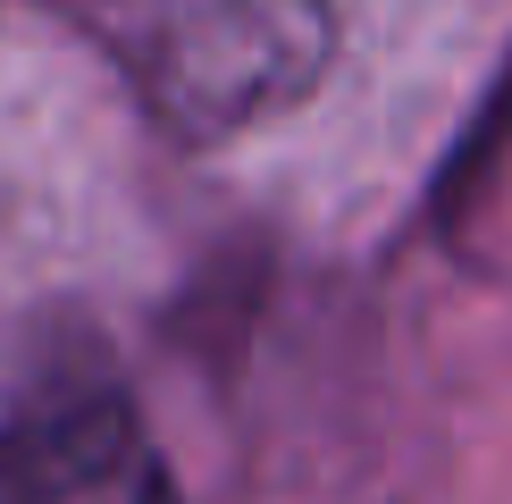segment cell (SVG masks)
Segmentation results:
<instances>
[{
    "instance_id": "1",
    "label": "cell",
    "mask_w": 512,
    "mask_h": 504,
    "mask_svg": "<svg viewBox=\"0 0 512 504\" xmlns=\"http://www.w3.org/2000/svg\"><path fill=\"white\" fill-rule=\"evenodd\" d=\"M110 68L177 143L286 118L336 59V0H76Z\"/></svg>"
},
{
    "instance_id": "2",
    "label": "cell",
    "mask_w": 512,
    "mask_h": 504,
    "mask_svg": "<svg viewBox=\"0 0 512 504\" xmlns=\"http://www.w3.org/2000/svg\"><path fill=\"white\" fill-rule=\"evenodd\" d=\"M0 504H177V479L118 395H51L0 420Z\"/></svg>"
}]
</instances>
